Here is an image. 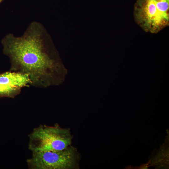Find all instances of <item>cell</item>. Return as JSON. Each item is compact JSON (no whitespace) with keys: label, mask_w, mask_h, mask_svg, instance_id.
<instances>
[{"label":"cell","mask_w":169,"mask_h":169,"mask_svg":"<svg viewBox=\"0 0 169 169\" xmlns=\"http://www.w3.org/2000/svg\"><path fill=\"white\" fill-rule=\"evenodd\" d=\"M42 24L37 22L30 24L21 36L13 34L2 40L3 53L9 58L10 71L27 74L36 87L57 83L59 66L52 58L46 45Z\"/></svg>","instance_id":"1"},{"label":"cell","mask_w":169,"mask_h":169,"mask_svg":"<svg viewBox=\"0 0 169 169\" xmlns=\"http://www.w3.org/2000/svg\"><path fill=\"white\" fill-rule=\"evenodd\" d=\"M133 16L144 31L157 33L169 25V0H137Z\"/></svg>","instance_id":"2"},{"label":"cell","mask_w":169,"mask_h":169,"mask_svg":"<svg viewBox=\"0 0 169 169\" xmlns=\"http://www.w3.org/2000/svg\"><path fill=\"white\" fill-rule=\"evenodd\" d=\"M28 148L32 153L62 150L70 146L72 137L69 129L56 124L40 125L28 135Z\"/></svg>","instance_id":"3"},{"label":"cell","mask_w":169,"mask_h":169,"mask_svg":"<svg viewBox=\"0 0 169 169\" xmlns=\"http://www.w3.org/2000/svg\"><path fill=\"white\" fill-rule=\"evenodd\" d=\"M78 158L77 150L70 145L62 150L32 153L27 162L29 169H72L78 167Z\"/></svg>","instance_id":"4"},{"label":"cell","mask_w":169,"mask_h":169,"mask_svg":"<svg viewBox=\"0 0 169 169\" xmlns=\"http://www.w3.org/2000/svg\"><path fill=\"white\" fill-rule=\"evenodd\" d=\"M28 75L18 72L9 71L0 74V84L21 90L31 85Z\"/></svg>","instance_id":"5"},{"label":"cell","mask_w":169,"mask_h":169,"mask_svg":"<svg viewBox=\"0 0 169 169\" xmlns=\"http://www.w3.org/2000/svg\"><path fill=\"white\" fill-rule=\"evenodd\" d=\"M21 90L0 84V97L14 98L20 94Z\"/></svg>","instance_id":"6"},{"label":"cell","mask_w":169,"mask_h":169,"mask_svg":"<svg viewBox=\"0 0 169 169\" xmlns=\"http://www.w3.org/2000/svg\"><path fill=\"white\" fill-rule=\"evenodd\" d=\"M3 0H0V3L3 1Z\"/></svg>","instance_id":"7"}]
</instances>
